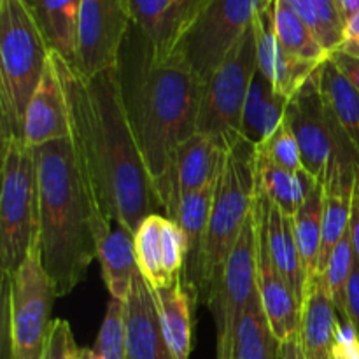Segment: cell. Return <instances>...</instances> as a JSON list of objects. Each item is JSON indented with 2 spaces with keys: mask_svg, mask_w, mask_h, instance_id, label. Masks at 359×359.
Segmentation results:
<instances>
[{
  "mask_svg": "<svg viewBox=\"0 0 359 359\" xmlns=\"http://www.w3.org/2000/svg\"><path fill=\"white\" fill-rule=\"evenodd\" d=\"M69 111L70 137L111 223L135 233L160 205L123 98L121 62L86 77L51 51Z\"/></svg>",
  "mask_w": 359,
  "mask_h": 359,
  "instance_id": "6da1fadb",
  "label": "cell"
},
{
  "mask_svg": "<svg viewBox=\"0 0 359 359\" xmlns=\"http://www.w3.org/2000/svg\"><path fill=\"white\" fill-rule=\"evenodd\" d=\"M39 179V252L56 298L69 294L98 258L112 223L102 212L72 137L34 147Z\"/></svg>",
  "mask_w": 359,
  "mask_h": 359,
  "instance_id": "7a4b0ae2",
  "label": "cell"
},
{
  "mask_svg": "<svg viewBox=\"0 0 359 359\" xmlns=\"http://www.w3.org/2000/svg\"><path fill=\"white\" fill-rule=\"evenodd\" d=\"M139 35L121 55L123 98L161 207L175 149L196 133L203 86L181 56L158 55Z\"/></svg>",
  "mask_w": 359,
  "mask_h": 359,
  "instance_id": "3957f363",
  "label": "cell"
},
{
  "mask_svg": "<svg viewBox=\"0 0 359 359\" xmlns=\"http://www.w3.org/2000/svg\"><path fill=\"white\" fill-rule=\"evenodd\" d=\"M255 202V146L241 139L224 153L209 226L198 265L188 290L195 300L210 305L219 294L224 265L237 244Z\"/></svg>",
  "mask_w": 359,
  "mask_h": 359,
  "instance_id": "277c9868",
  "label": "cell"
},
{
  "mask_svg": "<svg viewBox=\"0 0 359 359\" xmlns=\"http://www.w3.org/2000/svg\"><path fill=\"white\" fill-rule=\"evenodd\" d=\"M34 11L23 0H0V119L2 139H23L25 114L49 62Z\"/></svg>",
  "mask_w": 359,
  "mask_h": 359,
  "instance_id": "5b68a950",
  "label": "cell"
},
{
  "mask_svg": "<svg viewBox=\"0 0 359 359\" xmlns=\"http://www.w3.org/2000/svg\"><path fill=\"white\" fill-rule=\"evenodd\" d=\"M41 210L34 147L23 139H2L0 188V266L7 283L39 245Z\"/></svg>",
  "mask_w": 359,
  "mask_h": 359,
  "instance_id": "8992f818",
  "label": "cell"
},
{
  "mask_svg": "<svg viewBox=\"0 0 359 359\" xmlns=\"http://www.w3.org/2000/svg\"><path fill=\"white\" fill-rule=\"evenodd\" d=\"M270 0H195L170 53L181 56L205 84L256 13Z\"/></svg>",
  "mask_w": 359,
  "mask_h": 359,
  "instance_id": "52a82bcc",
  "label": "cell"
},
{
  "mask_svg": "<svg viewBox=\"0 0 359 359\" xmlns=\"http://www.w3.org/2000/svg\"><path fill=\"white\" fill-rule=\"evenodd\" d=\"M256 70V34L251 25L202 88L196 132L216 140L224 151L242 139L245 100Z\"/></svg>",
  "mask_w": 359,
  "mask_h": 359,
  "instance_id": "ba28073f",
  "label": "cell"
},
{
  "mask_svg": "<svg viewBox=\"0 0 359 359\" xmlns=\"http://www.w3.org/2000/svg\"><path fill=\"white\" fill-rule=\"evenodd\" d=\"M4 297L9 359H44L56 293L42 266L39 245L4 283Z\"/></svg>",
  "mask_w": 359,
  "mask_h": 359,
  "instance_id": "9c48e42d",
  "label": "cell"
},
{
  "mask_svg": "<svg viewBox=\"0 0 359 359\" xmlns=\"http://www.w3.org/2000/svg\"><path fill=\"white\" fill-rule=\"evenodd\" d=\"M132 27L128 0H81L72 65L86 77L119 65Z\"/></svg>",
  "mask_w": 359,
  "mask_h": 359,
  "instance_id": "30bf717a",
  "label": "cell"
},
{
  "mask_svg": "<svg viewBox=\"0 0 359 359\" xmlns=\"http://www.w3.org/2000/svg\"><path fill=\"white\" fill-rule=\"evenodd\" d=\"M318 69L290 98L284 121L300 147L304 170L323 182L333 158V128L319 88Z\"/></svg>",
  "mask_w": 359,
  "mask_h": 359,
  "instance_id": "8fae6325",
  "label": "cell"
},
{
  "mask_svg": "<svg viewBox=\"0 0 359 359\" xmlns=\"http://www.w3.org/2000/svg\"><path fill=\"white\" fill-rule=\"evenodd\" d=\"M135 258L140 273L153 290L184 280L188 238L174 219L151 214L133 233Z\"/></svg>",
  "mask_w": 359,
  "mask_h": 359,
  "instance_id": "7c38bea8",
  "label": "cell"
},
{
  "mask_svg": "<svg viewBox=\"0 0 359 359\" xmlns=\"http://www.w3.org/2000/svg\"><path fill=\"white\" fill-rule=\"evenodd\" d=\"M256 294H258V233H256L255 214L251 212L242 228L237 244L228 256L219 294L209 305L214 319L224 321L233 332L237 319Z\"/></svg>",
  "mask_w": 359,
  "mask_h": 359,
  "instance_id": "4fadbf2b",
  "label": "cell"
},
{
  "mask_svg": "<svg viewBox=\"0 0 359 359\" xmlns=\"http://www.w3.org/2000/svg\"><path fill=\"white\" fill-rule=\"evenodd\" d=\"M123 325L126 359H174L161 330L154 291L140 270L123 302Z\"/></svg>",
  "mask_w": 359,
  "mask_h": 359,
  "instance_id": "5bb4252c",
  "label": "cell"
},
{
  "mask_svg": "<svg viewBox=\"0 0 359 359\" xmlns=\"http://www.w3.org/2000/svg\"><path fill=\"white\" fill-rule=\"evenodd\" d=\"M256 34V55L258 70L270 81L277 93L291 98L316 72L319 65L304 62L290 55L276 32L273 20V0L262 7L252 20Z\"/></svg>",
  "mask_w": 359,
  "mask_h": 359,
  "instance_id": "9a60e30c",
  "label": "cell"
},
{
  "mask_svg": "<svg viewBox=\"0 0 359 359\" xmlns=\"http://www.w3.org/2000/svg\"><path fill=\"white\" fill-rule=\"evenodd\" d=\"M226 151L214 139L196 132L175 149L167 188L161 196V209H167L177 196L203 188L221 174Z\"/></svg>",
  "mask_w": 359,
  "mask_h": 359,
  "instance_id": "2e32d148",
  "label": "cell"
},
{
  "mask_svg": "<svg viewBox=\"0 0 359 359\" xmlns=\"http://www.w3.org/2000/svg\"><path fill=\"white\" fill-rule=\"evenodd\" d=\"M252 212H255L256 223L259 224L265 235L266 248H269L273 265L287 280L298 302L304 304L309 277L302 263L300 251H298L293 217L280 212L266 196L258 195V193H255Z\"/></svg>",
  "mask_w": 359,
  "mask_h": 359,
  "instance_id": "e0dca14e",
  "label": "cell"
},
{
  "mask_svg": "<svg viewBox=\"0 0 359 359\" xmlns=\"http://www.w3.org/2000/svg\"><path fill=\"white\" fill-rule=\"evenodd\" d=\"M69 135L70 126L65 93L49 53V62L25 114L23 140L30 147H39Z\"/></svg>",
  "mask_w": 359,
  "mask_h": 359,
  "instance_id": "ac0fdd59",
  "label": "cell"
},
{
  "mask_svg": "<svg viewBox=\"0 0 359 359\" xmlns=\"http://www.w3.org/2000/svg\"><path fill=\"white\" fill-rule=\"evenodd\" d=\"M255 214V212H252ZM256 221V217H255ZM258 233V294L273 335L279 342L300 332L302 304L283 273L276 269L266 248L265 235L256 223Z\"/></svg>",
  "mask_w": 359,
  "mask_h": 359,
  "instance_id": "d6986e66",
  "label": "cell"
},
{
  "mask_svg": "<svg viewBox=\"0 0 359 359\" xmlns=\"http://www.w3.org/2000/svg\"><path fill=\"white\" fill-rule=\"evenodd\" d=\"M339 314L321 276L309 280L302 304L300 342L305 359H333Z\"/></svg>",
  "mask_w": 359,
  "mask_h": 359,
  "instance_id": "ffe728a7",
  "label": "cell"
},
{
  "mask_svg": "<svg viewBox=\"0 0 359 359\" xmlns=\"http://www.w3.org/2000/svg\"><path fill=\"white\" fill-rule=\"evenodd\" d=\"M318 186L319 181L304 168L280 167L255 147V193L266 196L283 214L294 217Z\"/></svg>",
  "mask_w": 359,
  "mask_h": 359,
  "instance_id": "44dd1931",
  "label": "cell"
},
{
  "mask_svg": "<svg viewBox=\"0 0 359 359\" xmlns=\"http://www.w3.org/2000/svg\"><path fill=\"white\" fill-rule=\"evenodd\" d=\"M133 27L158 55H170L195 0H128Z\"/></svg>",
  "mask_w": 359,
  "mask_h": 359,
  "instance_id": "7402d4cb",
  "label": "cell"
},
{
  "mask_svg": "<svg viewBox=\"0 0 359 359\" xmlns=\"http://www.w3.org/2000/svg\"><path fill=\"white\" fill-rule=\"evenodd\" d=\"M217 179L209 182L207 186H203V188L177 196L165 209L167 217L174 219L182 228V231L186 233V238H188V259H186L184 269L186 286L191 283L193 276L196 272V265H198L200 251H202L203 238H205L207 226H209L214 196H216Z\"/></svg>",
  "mask_w": 359,
  "mask_h": 359,
  "instance_id": "603a6c76",
  "label": "cell"
},
{
  "mask_svg": "<svg viewBox=\"0 0 359 359\" xmlns=\"http://www.w3.org/2000/svg\"><path fill=\"white\" fill-rule=\"evenodd\" d=\"M160 312L161 330L174 359H189L193 346V300L184 280L153 290Z\"/></svg>",
  "mask_w": 359,
  "mask_h": 359,
  "instance_id": "cb8c5ba5",
  "label": "cell"
},
{
  "mask_svg": "<svg viewBox=\"0 0 359 359\" xmlns=\"http://www.w3.org/2000/svg\"><path fill=\"white\" fill-rule=\"evenodd\" d=\"M287 102L290 98L277 93L270 81L259 70H256L245 100L242 139L252 146H258L266 137L272 135L277 126L284 121Z\"/></svg>",
  "mask_w": 359,
  "mask_h": 359,
  "instance_id": "d4e9b609",
  "label": "cell"
},
{
  "mask_svg": "<svg viewBox=\"0 0 359 359\" xmlns=\"http://www.w3.org/2000/svg\"><path fill=\"white\" fill-rule=\"evenodd\" d=\"M323 100L359 156V91L330 58L319 65Z\"/></svg>",
  "mask_w": 359,
  "mask_h": 359,
  "instance_id": "484cf974",
  "label": "cell"
},
{
  "mask_svg": "<svg viewBox=\"0 0 359 359\" xmlns=\"http://www.w3.org/2000/svg\"><path fill=\"white\" fill-rule=\"evenodd\" d=\"M98 262L111 298L125 302L132 290L133 279L139 273L133 233L116 224V228H112L107 238L100 244Z\"/></svg>",
  "mask_w": 359,
  "mask_h": 359,
  "instance_id": "4316f807",
  "label": "cell"
},
{
  "mask_svg": "<svg viewBox=\"0 0 359 359\" xmlns=\"http://www.w3.org/2000/svg\"><path fill=\"white\" fill-rule=\"evenodd\" d=\"M81 0H34L32 11L49 49L69 63L76 58L77 20Z\"/></svg>",
  "mask_w": 359,
  "mask_h": 359,
  "instance_id": "83f0119b",
  "label": "cell"
},
{
  "mask_svg": "<svg viewBox=\"0 0 359 359\" xmlns=\"http://www.w3.org/2000/svg\"><path fill=\"white\" fill-rule=\"evenodd\" d=\"M233 359H280V342L270 328L259 294L235 323Z\"/></svg>",
  "mask_w": 359,
  "mask_h": 359,
  "instance_id": "f1b7e54d",
  "label": "cell"
},
{
  "mask_svg": "<svg viewBox=\"0 0 359 359\" xmlns=\"http://www.w3.org/2000/svg\"><path fill=\"white\" fill-rule=\"evenodd\" d=\"M323 214H325V188L323 182H319L318 188L311 193V196L305 200L293 217L294 237L309 280L318 276L323 244Z\"/></svg>",
  "mask_w": 359,
  "mask_h": 359,
  "instance_id": "f546056e",
  "label": "cell"
},
{
  "mask_svg": "<svg viewBox=\"0 0 359 359\" xmlns=\"http://www.w3.org/2000/svg\"><path fill=\"white\" fill-rule=\"evenodd\" d=\"M319 39L328 55L342 46L346 20L337 0H283Z\"/></svg>",
  "mask_w": 359,
  "mask_h": 359,
  "instance_id": "4dcf8cb0",
  "label": "cell"
},
{
  "mask_svg": "<svg viewBox=\"0 0 359 359\" xmlns=\"http://www.w3.org/2000/svg\"><path fill=\"white\" fill-rule=\"evenodd\" d=\"M273 20L277 37L290 55L316 65H321L328 58L330 55L314 32L283 0H273Z\"/></svg>",
  "mask_w": 359,
  "mask_h": 359,
  "instance_id": "1f68e13d",
  "label": "cell"
},
{
  "mask_svg": "<svg viewBox=\"0 0 359 359\" xmlns=\"http://www.w3.org/2000/svg\"><path fill=\"white\" fill-rule=\"evenodd\" d=\"M351 226V224H349ZM356 263V255H354L353 238H351V228L346 231L342 241L335 245L332 256H330L326 269L323 272V280L335 304L337 314L340 319H346V291L349 284L351 273Z\"/></svg>",
  "mask_w": 359,
  "mask_h": 359,
  "instance_id": "d6a6232c",
  "label": "cell"
},
{
  "mask_svg": "<svg viewBox=\"0 0 359 359\" xmlns=\"http://www.w3.org/2000/svg\"><path fill=\"white\" fill-rule=\"evenodd\" d=\"M95 349L98 351L102 359H126L123 302L116 298H111L109 302Z\"/></svg>",
  "mask_w": 359,
  "mask_h": 359,
  "instance_id": "836d02e7",
  "label": "cell"
},
{
  "mask_svg": "<svg viewBox=\"0 0 359 359\" xmlns=\"http://www.w3.org/2000/svg\"><path fill=\"white\" fill-rule=\"evenodd\" d=\"M256 149L262 154H265L269 160L273 163L280 165L290 170H300L302 167V156H300V147H298L294 133L287 126L286 121L280 123L276 128V132L270 137H266L263 142L255 146Z\"/></svg>",
  "mask_w": 359,
  "mask_h": 359,
  "instance_id": "e575fe53",
  "label": "cell"
},
{
  "mask_svg": "<svg viewBox=\"0 0 359 359\" xmlns=\"http://www.w3.org/2000/svg\"><path fill=\"white\" fill-rule=\"evenodd\" d=\"M333 359H359V333L349 319H340L337 326Z\"/></svg>",
  "mask_w": 359,
  "mask_h": 359,
  "instance_id": "d590c367",
  "label": "cell"
},
{
  "mask_svg": "<svg viewBox=\"0 0 359 359\" xmlns=\"http://www.w3.org/2000/svg\"><path fill=\"white\" fill-rule=\"evenodd\" d=\"M72 330L65 319H55L49 333V342L46 347L44 359H67L69 344L72 340Z\"/></svg>",
  "mask_w": 359,
  "mask_h": 359,
  "instance_id": "8d00e7d4",
  "label": "cell"
},
{
  "mask_svg": "<svg viewBox=\"0 0 359 359\" xmlns=\"http://www.w3.org/2000/svg\"><path fill=\"white\" fill-rule=\"evenodd\" d=\"M346 319L353 323L359 333V262L354 263V270L351 273L349 284L346 291Z\"/></svg>",
  "mask_w": 359,
  "mask_h": 359,
  "instance_id": "74e56055",
  "label": "cell"
},
{
  "mask_svg": "<svg viewBox=\"0 0 359 359\" xmlns=\"http://www.w3.org/2000/svg\"><path fill=\"white\" fill-rule=\"evenodd\" d=\"M328 58L335 63L337 69H339L359 91V56L337 49V51H333Z\"/></svg>",
  "mask_w": 359,
  "mask_h": 359,
  "instance_id": "f35d334b",
  "label": "cell"
},
{
  "mask_svg": "<svg viewBox=\"0 0 359 359\" xmlns=\"http://www.w3.org/2000/svg\"><path fill=\"white\" fill-rule=\"evenodd\" d=\"M217 332V359H233V332L221 319H216Z\"/></svg>",
  "mask_w": 359,
  "mask_h": 359,
  "instance_id": "ab89813d",
  "label": "cell"
},
{
  "mask_svg": "<svg viewBox=\"0 0 359 359\" xmlns=\"http://www.w3.org/2000/svg\"><path fill=\"white\" fill-rule=\"evenodd\" d=\"M340 51L351 53V55L359 56V13L354 14L346 23L344 30V42L340 46Z\"/></svg>",
  "mask_w": 359,
  "mask_h": 359,
  "instance_id": "60d3db41",
  "label": "cell"
},
{
  "mask_svg": "<svg viewBox=\"0 0 359 359\" xmlns=\"http://www.w3.org/2000/svg\"><path fill=\"white\" fill-rule=\"evenodd\" d=\"M280 359H305L298 333L284 340V342H280Z\"/></svg>",
  "mask_w": 359,
  "mask_h": 359,
  "instance_id": "b9f144b4",
  "label": "cell"
},
{
  "mask_svg": "<svg viewBox=\"0 0 359 359\" xmlns=\"http://www.w3.org/2000/svg\"><path fill=\"white\" fill-rule=\"evenodd\" d=\"M351 238H353V248L354 255H356V259L359 262V189L356 200H354L353 207V216H351Z\"/></svg>",
  "mask_w": 359,
  "mask_h": 359,
  "instance_id": "7bdbcfd3",
  "label": "cell"
},
{
  "mask_svg": "<svg viewBox=\"0 0 359 359\" xmlns=\"http://www.w3.org/2000/svg\"><path fill=\"white\" fill-rule=\"evenodd\" d=\"M67 359H102L97 349H88V347H79L76 340H70L69 344V353H67Z\"/></svg>",
  "mask_w": 359,
  "mask_h": 359,
  "instance_id": "ee69618b",
  "label": "cell"
},
{
  "mask_svg": "<svg viewBox=\"0 0 359 359\" xmlns=\"http://www.w3.org/2000/svg\"><path fill=\"white\" fill-rule=\"evenodd\" d=\"M337 4H339V9L342 13L346 23L354 14L359 13V0H337Z\"/></svg>",
  "mask_w": 359,
  "mask_h": 359,
  "instance_id": "f6af8a7d",
  "label": "cell"
},
{
  "mask_svg": "<svg viewBox=\"0 0 359 359\" xmlns=\"http://www.w3.org/2000/svg\"><path fill=\"white\" fill-rule=\"evenodd\" d=\"M23 2H25V4H27V6H28V7H30V9H32V2H34V0H23Z\"/></svg>",
  "mask_w": 359,
  "mask_h": 359,
  "instance_id": "bcb514c9",
  "label": "cell"
}]
</instances>
